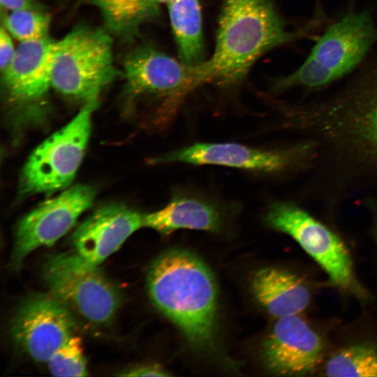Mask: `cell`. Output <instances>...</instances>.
Masks as SVG:
<instances>
[{"label": "cell", "mask_w": 377, "mask_h": 377, "mask_svg": "<svg viewBox=\"0 0 377 377\" xmlns=\"http://www.w3.org/2000/svg\"><path fill=\"white\" fill-rule=\"evenodd\" d=\"M50 372L54 376H87V360L81 339L72 336L61 346L47 362Z\"/></svg>", "instance_id": "7402d4cb"}, {"label": "cell", "mask_w": 377, "mask_h": 377, "mask_svg": "<svg viewBox=\"0 0 377 377\" xmlns=\"http://www.w3.org/2000/svg\"><path fill=\"white\" fill-rule=\"evenodd\" d=\"M43 278L52 295L93 324L110 323L120 306L117 287L74 251L50 256Z\"/></svg>", "instance_id": "8992f818"}, {"label": "cell", "mask_w": 377, "mask_h": 377, "mask_svg": "<svg viewBox=\"0 0 377 377\" xmlns=\"http://www.w3.org/2000/svg\"><path fill=\"white\" fill-rule=\"evenodd\" d=\"M353 93L355 101L364 108L362 132L377 151V59L362 68Z\"/></svg>", "instance_id": "ffe728a7"}, {"label": "cell", "mask_w": 377, "mask_h": 377, "mask_svg": "<svg viewBox=\"0 0 377 377\" xmlns=\"http://www.w3.org/2000/svg\"><path fill=\"white\" fill-rule=\"evenodd\" d=\"M117 75L106 31L79 27L56 42L51 84L61 94L84 103L96 101Z\"/></svg>", "instance_id": "277c9868"}, {"label": "cell", "mask_w": 377, "mask_h": 377, "mask_svg": "<svg viewBox=\"0 0 377 377\" xmlns=\"http://www.w3.org/2000/svg\"><path fill=\"white\" fill-rule=\"evenodd\" d=\"M51 19L43 10L11 11L5 17V28L20 42L38 40L48 36Z\"/></svg>", "instance_id": "44dd1931"}, {"label": "cell", "mask_w": 377, "mask_h": 377, "mask_svg": "<svg viewBox=\"0 0 377 377\" xmlns=\"http://www.w3.org/2000/svg\"><path fill=\"white\" fill-rule=\"evenodd\" d=\"M377 43V25L366 10H350L318 38L302 64L276 82L274 89L329 84L355 70Z\"/></svg>", "instance_id": "3957f363"}, {"label": "cell", "mask_w": 377, "mask_h": 377, "mask_svg": "<svg viewBox=\"0 0 377 377\" xmlns=\"http://www.w3.org/2000/svg\"><path fill=\"white\" fill-rule=\"evenodd\" d=\"M251 288L258 303L276 318L299 314L310 302L309 290L302 280L279 268L266 267L256 272Z\"/></svg>", "instance_id": "9a60e30c"}, {"label": "cell", "mask_w": 377, "mask_h": 377, "mask_svg": "<svg viewBox=\"0 0 377 377\" xmlns=\"http://www.w3.org/2000/svg\"><path fill=\"white\" fill-rule=\"evenodd\" d=\"M142 227L144 214L123 204H107L95 210L74 230L70 243L74 252L85 262L98 266Z\"/></svg>", "instance_id": "4fadbf2b"}, {"label": "cell", "mask_w": 377, "mask_h": 377, "mask_svg": "<svg viewBox=\"0 0 377 377\" xmlns=\"http://www.w3.org/2000/svg\"><path fill=\"white\" fill-rule=\"evenodd\" d=\"M287 153L265 150L237 143H195L152 159L154 163H184L216 165L242 170L272 172L284 168Z\"/></svg>", "instance_id": "5bb4252c"}, {"label": "cell", "mask_w": 377, "mask_h": 377, "mask_svg": "<svg viewBox=\"0 0 377 377\" xmlns=\"http://www.w3.org/2000/svg\"><path fill=\"white\" fill-rule=\"evenodd\" d=\"M56 42L49 36L20 42L2 73L6 101L16 122H34L44 115Z\"/></svg>", "instance_id": "9c48e42d"}, {"label": "cell", "mask_w": 377, "mask_h": 377, "mask_svg": "<svg viewBox=\"0 0 377 377\" xmlns=\"http://www.w3.org/2000/svg\"><path fill=\"white\" fill-rule=\"evenodd\" d=\"M92 1L101 10L108 29L119 34H134L158 11L154 0Z\"/></svg>", "instance_id": "ac0fdd59"}, {"label": "cell", "mask_w": 377, "mask_h": 377, "mask_svg": "<svg viewBox=\"0 0 377 377\" xmlns=\"http://www.w3.org/2000/svg\"><path fill=\"white\" fill-rule=\"evenodd\" d=\"M75 328L69 307L51 293L28 296L11 321L15 343L39 362H47L74 335Z\"/></svg>", "instance_id": "8fae6325"}, {"label": "cell", "mask_w": 377, "mask_h": 377, "mask_svg": "<svg viewBox=\"0 0 377 377\" xmlns=\"http://www.w3.org/2000/svg\"><path fill=\"white\" fill-rule=\"evenodd\" d=\"M328 376H377V343L347 346L333 353L324 369Z\"/></svg>", "instance_id": "d6986e66"}, {"label": "cell", "mask_w": 377, "mask_h": 377, "mask_svg": "<svg viewBox=\"0 0 377 377\" xmlns=\"http://www.w3.org/2000/svg\"><path fill=\"white\" fill-rule=\"evenodd\" d=\"M168 8L179 60L191 66L202 63L204 46L199 0H174Z\"/></svg>", "instance_id": "e0dca14e"}, {"label": "cell", "mask_w": 377, "mask_h": 377, "mask_svg": "<svg viewBox=\"0 0 377 377\" xmlns=\"http://www.w3.org/2000/svg\"><path fill=\"white\" fill-rule=\"evenodd\" d=\"M95 189L79 184L40 204L17 223L10 266L17 270L26 257L41 246H50L67 233L93 203Z\"/></svg>", "instance_id": "30bf717a"}, {"label": "cell", "mask_w": 377, "mask_h": 377, "mask_svg": "<svg viewBox=\"0 0 377 377\" xmlns=\"http://www.w3.org/2000/svg\"><path fill=\"white\" fill-rule=\"evenodd\" d=\"M324 343L298 314L277 318L263 343L265 366L278 376H306L323 361Z\"/></svg>", "instance_id": "7c38bea8"}, {"label": "cell", "mask_w": 377, "mask_h": 377, "mask_svg": "<svg viewBox=\"0 0 377 377\" xmlns=\"http://www.w3.org/2000/svg\"><path fill=\"white\" fill-rule=\"evenodd\" d=\"M221 223V213L215 205L188 196L175 197L163 209L144 214V227L163 235L179 229L218 232Z\"/></svg>", "instance_id": "2e32d148"}, {"label": "cell", "mask_w": 377, "mask_h": 377, "mask_svg": "<svg viewBox=\"0 0 377 377\" xmlns=\"http://www.w3.org/2000/svg\"><path fill=\"white\" fill-rule=\"evenodd\" d=\"M147 285L154 304L193 346L204 348L212 343L216 285L202 260L186 250L167 251L149 266Z\"/></svg>", "instance_id": "6da1fadb"}, {"label": "cell", "mask_w": 377, "mask_h": 377, "mask_svg": "<svg viewBox=\"0 0 377 377\" xmlns=\"http://www.w3.org/2000/svg\"><path fill=\"white\" fill-rule=\"evenodd\" d=\"M124 71L128 92L156 100L163 120L174 117L187 95L205 84L198 64H186L151 47L129 54Z\"/></svg>", "instance_id": "52a82bcc"}, {"label": "cell", "mask_w": 377, "mask_h": 377, "mask_svg": "<svg viewBox=\"0 0 377 377\" xmlns=\"http://www.w3.org/2000/svg\"><path fill=\"white\" fill-rule=\"evenodd\" d=\"M302 36L286 29L269 0H225L214 54L199 64L205 84L237 83L263 54Z\"/></svg>", "instance_id": "7a4b0ae2"}, {"label": "cell", "mask_w": 377, "mask_h": 377, "mask_svg": "<svg viewBox=\"0 0 377 377\" xmlns=\"http://www.w3.org/2000/svg\"><path fill=\"white\" fill-rule=\"evenodd\" d=\"M123 376H168L165 370L156 364H143L132 367L121 374Z\"/></svg>", "instance_id": "cb8c5ba5"}, {"label": "cell", "mask_w": 377, "mask_h": 377, "mask_svg": "<svg viewBox=\"0 0 377 377\" xmlns=\"http://www.w3.org/2000/svg\"><path fill=\"white\" fill-rule=\"evenodd\" d=\"M97 105L98 101L85 103L73 119L34 150L20 175L21 195L50 193L71 184L83 158Z\"/></svg>", "instance_id": "5b68a950"}, {"label": "cell", "mask_w": 377, "mask_h": 377, "mask_svg": "<svg viewBox=\"0 0 377 377\" xmlns=\"http://www.w3.org/2000/svg\"><path fill=\"white\" fill-rule=\"evenodd\" d=\"M265 221L273 229L293 237L334 284L346 290H359L346 246L325 226L300 208L281 202L269 207Z\"/></svg>", "instance_id": "ba28073f"}, {"label": "cell", "mask_w": 377, "mask_h": 377, "mask_svg": "<svg viewBox=\"0 0 377 377\" xmlns=\"http://www.w3.org/2000/svg\"><path fill=\"white\" fill-rule=\"evenodd\" d=\"M1 6L11 11L21 10H43L35 0H0Z\"/></svg>", "instance_id": "d4e9b609"}, {"label": "cell", "mask_w": 377, "mask_h": 377, "mask_svg": "<svg viewBox=\"0 0 377 377\" xmlns=\"http://www.w3.org/2000/svg\"><path fill=\"white\" fill-rule=\"evenodd\" d=\"M157 3H169L170 2L174 1V0H154Z\"/></svg>", "instance_id": "484cf974"}, {"label": "cell", "mask_w": 377, "mask_h": 377, "mask_svg": "<svg viewBox=\"0 0 377 377\" xmlns=\"http://www.w3.org/2000/svg\"><path fill=\"white\" fill-rule=\"evenodd\" d=\"M16 49H15L10 34L5 28L1 27L0 30V68L3 73L12 61Z\"/></svg>", "instance_id": "603a6c76"}]
</instances>
